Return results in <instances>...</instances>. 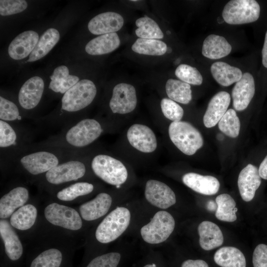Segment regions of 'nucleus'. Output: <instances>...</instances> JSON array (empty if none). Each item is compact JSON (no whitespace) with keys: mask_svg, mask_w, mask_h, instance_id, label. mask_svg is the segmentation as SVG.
<instances>
[{"mask_svg":"<svg viewBox=\"0 0 267 267\" xmlns=\"http://www.w3.org/2000/svg\"><path fill=\"white\" fill-rule=\"evenodd\" d=\"M168 132L172 142L185 155L194 154L203 146L201 134L188 122H172L169 125Z\"/></svg>","mask_w":267,"mask_h":267,"instance_id":"1","label":"nucleus"},{"mask_svg":"<svg viewBox=\"0 0 267 267\" xmlns=\"http://www.w3.org/2000/svg\"><path fill=\"white\" fill-rule=\"evenodd\" d=\"M131 219L129 210L117 207L109 213L97 226L95 237L102 243H108L118 238L128 227Z\"/></svg>","mask_w":267,"mask_h":267,"instance_id":"2","label":"nucleus"},{"mask_svg":"<svg viewBox=\"0 0 267 267\" xmlns=\"http://www.w3.org/2000/svg\"><path fill=\"white\" fill-rule=\"evenodd\" d=\"M260 6L255 0H231L224 5L222 15L230 25H241L257 21L260 15Z\"/></svg>","mask_w":267,"mask_h":267,"instance_id":"3","label":"nucleus"},{"mask_svg":"<svg viewBox=\"0 0 267 267\" xmlns=\"http://www.w3.org/2000/svg\"><path fill=\"white\" fill-rule=\"evenodd\" d=\"M94 174L105 182L119 187L128 178V171L125 165L119 160L111 156L99 154L91 162Z\"/></svg>","mask_w":267,"mask_h":267,"instance_id":"4","label":"nucleus"},{"mask_svg":"<svg viewBox=\"0 0 267 267\" xmlns=\"http://www.w3.org/2000/svg\"><path fill=\"white\" fill-rule=\"evenodd\" d=\"M97 90L90 80L83 79L67 90L62 98V109L76 112L89 105L94 99Z\"/></svg>","mask_w":267,"mask_h":267,"instance_id":"5","label":"nucleus"},{"mask_svg":"<svg viewBox=\"0 0 267 267\" xmlns=\"http://www.w3.org/2000/svg\"><path fill=\"white\" fill-rule=\"evenodd\" d=\"M175 222L168 212H157L150 222L142 226L141 235L144 241L150 244H158L165 241L173 232Z\"/></svg>","mask_w":267,"mask_h":267,"instance_id":"6","label":"nucleus"},{"mask_svg":"<svg viewBox=\"0 0 267 267\" xmlns=\"http://www.w3.org/2000/svg\"><path fill=\"white\" fill-rule=\"evenodd\" d=\"M102 129L99 122L92 119H84L70 128L66 134V140L76 147H84L96 140Z\"/></svg>","mask_w":267,"mask_h":267,"instance_id":"7","label":"nucleus"},{"mask_svg":"<svg viewBox=\"0 0 267 267\" xmlns=\"http://www.w3.org/2000/svg\"><path fill=\"white\" fill-rule=\"evenodd\" d=\"M45 219L51 224L66 229L77 230L82 226L79 213L73 208L53 203L44 209Z\"/></svg>","mask_w":267,"mask_h":267,"instance_id":"8","label":"nucleus"},{"mask_svg":"<svg viewBox=\"0 0 267 267\" xmlns=\"http://www.w3.org/2000/svg\"><path fill=\"white\" fill-rule=\"evenodd\" d=\"M137 97L134 87L127 83H120L113 89L109 107L114 113L125 114L135 108Z\"/></svg>","mask_w":267,"mask_h":267,"instance_id":"9","label":"nucleus"},{"mask_svg":"<svg viewBox=\"0 0 267 267\" xmlns=\"http://www.w3.org/2000/svg\"><path fill=\"white\" fill-rule=\"evenodd\" d=\"M127 137L130 144L143 153L154 152L157 147L156 135L148 126L139 124L132 125L128 129Z\"/></svg>","mask_w":267,"mask_h":267,"instance_id":"10","label":"nucleus"},{"mask_svg":"<svg viewBox=\"0 0 267 267\" xmlns=\"http://www.w3.org/2000/svg\"><path fill=\"white\" fill-rule=\"evenodd\" d=\"M144 195L152 205L167 209L174 205L176 197L174 192L166 184L154 179L148 180L145 184Z\"/></svg>","mask_w":267,"mask_h":267,"instance_id":"11","label":"nucleus"},{"mask_svg":"<svg viewBox=\"0 0 267 267\" xmlns=\"http://www.w3.org/2000/svg\"><path fill=\"white\" fill-rule=\"evenodd\" d=\"M86 173L85 165L79 161H70L58 165L46 173L48 182L54 184L77 180Z\"/></svg>","mask_w":267,"mask_h":267,"instance_id":"12","label":"nucleus"},{"mask_svg":"<svg viewBox=\"0 0 267 267\" xmlns=\"http://www.w3.org/2000/svg\"><path fill=\"white\" fill-rule=\"evenodd\" d=\"M255 92L253 76L249 72L243 74L241 79L236 82L232 90L233 106L236 110H245L250 104Z\"/></svg>","mask_w":267,"mask_h":267,"instance_id":"13","label":"nucleus"},{"mask_svg":"<svg viewBox=\"0 0 267 267\" xmlns=\"http://www.w3.org/2000/svg\"><path fill=\"white\" fill-rule=\"evenodd\" d=\"M20 162L23 167L32 175L47 172L58 165L56 156L46 151L27 155L21 159Z\"/></svg>","mask_w":267,"mask_h":267,"instance_id":"14","label":"nucleus"},{"mask_svg":"<svg viewBox=\"0 0 267 267\" xmlns=\"http://www.w3.org/2000/svg\"><path fill=\"white\" fill-rule=\"evenodd\" d=\"M124 18L119 13L106 12L92 18L88 23V29L94 35L115 33L123 26Z\"/></svg>","mask_w":267,"mask_h":267,"instance_id":"15","label":"nucleus"},{"mask_svg":"<svg viewBox=\"0 0 267 267\" xmlns=\"http://www.w3.org/2000/svg\"><path fill=\"white\" fill-rule=\"evenodd\" d=\"M237 183L242 199L246 202L252 200L261 183L259 169L251 164L247 165L240 172Z\"/></svg>","mask_w":267,"mask_h":267,"instance_id":"16","label":"nucleus"},{"mask_svg":"<svg viewBox=\"0 0 267 267\" xmlns=\"http://www.w3.org/2000/svg\"><path fill=\"white\" fill-rule=\"evenodd\" d=\"M230 100V94L225 91H220L212 97L203 117L206 127L212 128L217 125L227 111Z\"/></svg>","mask_w":267,"mask_h":267,"instance_id":"17","label":"nucleus"},{"mask_svg":"<svg viewBox=\"0 0 267 267\" xmlns=\"http://www.w3.org/2000/svg\"><path fill=\"white\" fill-rule=\"evenodd\" d=\"M44 83L38 76L28 79L21 87L18 94L20 105L24 109H31L39 103L44 91Z\"/></svg>","mask_w":267,"mask_h":267,"instance_id":"18","label":"nucleus"},{"mask_svg":"<svg viewBox=\"0 0 267 267\" xmlns=\"http://www.w3.org/2000/svg\"><path fill=\"white\" fill-rule=\"evenodd\" d=\"M39 40L38 34L32 30L18 35L10 43L8 52L11 58L20 60L31 53Z\"/></svg>","mask_w":267,"mask_h":267,"instance_id":"19","label":"nucleus"},{"mask_svg":"<svg viewBox=\"0 0 267 267\" xmlns=\"http://www.w3.org/2000/svg\"><path fill=\"white\" fill-rule=\"evenodd\" d=\"M183 182L193 190L204 195H214L219 191L220 184L217 178L211 176H203L188 173L182 178Z\"/></svg>","mask_w":267,"mask_h":267,"instance_id":"20","label":"nucleus"},{"mask_svg":"<svg viewBox=\"0 0 267 267\" xmlns=\"http://www.w3.org/2000/svg\"><path fill=\"white\" fill-rule=\"evenodd\" d=\"M112 201V198L108 194H98L93 199L80 206L82 218L86 221H90L103 216L110 208Z\"/></svg>","mask_w":267,"mask_h":267,"instance_id":"21","label":"nucleus"},{"mask_svg":"<svg viewBox=\"0 0 267 267\" xmlns=\"http://www.w3.org/2000/svg\"><path fill=\"white\" fill-rule=\"evenodd\" d=\"M231 50L232 46L224 37L212 34L203 41L202 54L207 58L216 60L227 56Z\"/></svg>","mask_w":267,"mask_h":267,"instance_id":"22","label":"nucleus"},{"mask_svg":"<svg viewBox=\"0 0 267 267\" xmlns=\"http://www.w3.org/2000/svg\"><path fill=\"white\" fill-rule=\"evenodd\" d=\"M28 198L26 188L20 186L12 189L0 198V218L4 219L11 216L15 209L24 206Z\"/></svg>","mask_w":267,"mask_h":267,"instance_id":"23","label":"nucleus"},{"mask_svg":"<svg viewBox=\"0 0 267 267\" xmlns=\"http://www.w3.org/2000/svg\"><path fill=\"white\" fill-rule=\"evenodd\" d=\"M9 222L4 219L0 221V234L4 243L5 252L12 261L18 260L23 253V247L18 236Z\"/></svg>","mask_w":267,"mask_h":267,"instance_id":"24","label":"nucleus"},{"mask_svg":"<svg viewBox=\"0 0 267 267\" xmlns=\"http://www.w3.org/2000/svg\"><path fill=\"white\" fill-rule=\"evenodd\" d=\"M200 247L211 250L220 246L223 242L222 233L218 225L210 221H203L198 227Z\"/></svg>","mask_w":267,"mask_h":267,"instance_id":"25","label":"nucleus"},{"mask_svg":"<svg viewBox=\"0 0 267 267\" xmlns=\"http://www.w3.org/2000/svg\"><path fill=\"white\" fill-rule=\"evenodd\" d=\"M210 71L214 79L224 87L236 83L243 74L240 68L223 61L214 62L210 67Z\"/></svg>","mask_w":267,"mask_h":267,"instance_id":"26","label":"nucleus"},{"mask_svg":"<svg viewBox=\"0 0 267 267\" xmlns=\"http://www.w3.org/2000/svg\"><path fill=\"white\" fill-rule=\"evenodd\" d=\"M120 44V40L116 33L106 34L90 41L86 45L85 50L90 55H102L112 52Z\"/></svg>","mask_w":267,"mask_h":267,"instance_id":"27","label":"nucleus"},{"mask_svg":"<svg viewBox=\"0 0 267 267\" xmlns=\"http://www.w3.org/2000/svg\"><path fill=\"white\" fill-rule=\"evenodd\" d=\"M214 259L215 263L222 267H246L244 255L234 247L221 248L215 253Z\"/></svg>","mask_w":267,"mask_h":267,"instance_id":"28","label":"nucleus"},{"mask_svg":"<svg viewBox=\"0 0 267 267\" xmlns=\"http://www.w3.org/2000/svg\"><path fill=\"white\" fill-rule=\"evenodd\" d=\"M50 78L49 88L61 93H65L79 81L77 76L69 74L68 68L64 65L56 68Z\"/></svg>","mask_w":267,"mask_h":267,"instance_id":"29","label":"nucleus"},{"mask_svg":"<svg viewBox=\"0 0 267 267\" xmlns=\"http://www.w3.org/2000/svg\"><path fill=\"white\" fill-rule=\"evenodd\" d=\"M60 34L54 28L47 29L40 38L27 62H34L46 55L57 43Z\"/></svg>","mask_w":267,"mask_h":267,"instance_id":"30","label":"nucleus"},{"mask_svg":"<svg viewBox=\"0 0 267 267\" xmlns=\"http://www.w3.org/2000/svg\"><path fill=\"white\" fill-rule=\"evenodd\" d=\"M37 216L36 208L32 204H27L19 208L12 214L10 223L19 230H27L34 224Z\"/></svg>","mask_w":267,"mask_h":267,"instance_id":"31","label":"nucleus"},{"mask_svg":"<svg viewBox=\"0 0 267 267\" xmlns=\"http://www.w3.org/2000/svg\"><path fill=\"white\" fill-rule=\"evenodd\" d=\"M166 92L169 98L182 104H188L192 99V91L189 84L174 79L166 82Z\"/></svg>","mask_w":267,"mask_h":267,"instance_id":"32","label":"nucleus"},{"mask_svg":"<svg viewBox=\"0 0 267 267\" xmlns=\"http://www.w3.org/2000/svg\"><path fill=\"white\" fill-rule=\"evenodd\" d=\"M218 207L216 212V218L222 221L234 222L236 219V203L233 198L228 194L223 193L218 195L216 198Z\"/></svg>","mask_w":267,"mask_h":267,"instance_id":"33","label":"nucleus"},{"mask_svg":"<svg viewBox=\"0 0 267 267\" xmlns=\"http://www.w3.org/2000/svg\"><path fill=\"white\" fill-rule=\"evenodd\" d=\"M132 49L141 54L160 56L167 52V45L164 42L158 40L139 38L132 45Z\"/></svg>","mask_w":267,"mask_h":267,"instance_id":"34","label":"nucleus"},{"mask_svg":"<svg viewBox=\"0 0 267 267\" xmlns=\"http://www.w3.org/2000/svg\"><path fill=\"white\" fill-rule=\"evenodd\" d=\"M135 25L137 27L135 34L140 38L157 40L164 37V34L157 23L146 15L137 19Z\"/></svg>","mask_w":267,"mask_h":267,"instance_id":"35","label":"nucleus"},{"mask_svg":"<svg viewBox=\"0 0 267 267\" xmlns=\"http://www.w3.org/2000/svg\"><path fill=\"white\" fill-rule=\"evenodd\" d=\"M221 131L232 138L238 136L240 129V122L236 111L233 109L227 110L219 122Z\"/></svg>","mask_w":267,"mask_h":267,"instance_id":"36","label":"nucleus"},{"mask_svg":"<svg viewBox=\"0 0 267 267\" xmlns=\"http://www.w3.org/2000/svg\"><path fill=\"white\" fill-rule=\"evenodd\" d=\"M93 190V185L91 183L77 182L59 191L57 197L62 201H72L79 196L90 193Z\"/></svg>","mask_w":267,"mask_h":267,"instance_id":"37","label":"nucleus"},{"mask_svg":"<svg viewBox=\"0 0 267 267\" xmlns=\"http://www.w3.org/2000/svg\"><path fill=\"white\" fill-rule=\"evenodd\" d=\"M62 260L61 252L51 248L39 254L32 261L30 267H59Z\"/></svg>","mask_w":267,"mask_h":267,"instance_id":"38","label":"nucleus"},{"mask_svg":"<svg viewBox=\"0 0 267 267\" xmlns=\"http://www.w3.org/2000/svg\"><path fill=\"white\" fill-rule=\"evenodd\" d=\"M175 75L180 81L188 84L199 86L203 83V77L198 70L190 65L182 64L176 68Z\"/></svg>","mask_w":267,"mask_h":267,"instance_id":"39","label":"nucleus"},{"mask_svg":"<svg viewBox=\"0 0 267 267\" xmlns=\"http://www.w3.org/2000/svg\"><path fill=\"white\" fill-rule=\"evenodd\" d=\"M164 116L173 122L180 121L184 111L182 108L176 101L167 98H164L160 103Z\"/></svg>","mask_w":267,"mask_h":267,"instance_id":"40","label":"nucleus"},{"mask_svg":"<svg viewBox=\"0 0 267 267\" xmlns=\"http://www.w3.org/2000/svg\"><path fill=\"white\" fill-rule=\"evenodd\" d=\"M27 3L23 0H0V14L8 16L21 12L27 7Z\"/></svg>","mask_w":267,"mask_h":267,"instance_id":"41","label":"nucleus"},{"mask_svg":"<svg viewBox=\"0 0 267 267\" xmlns=\"http://www.w3.org/2000/svg\"><path fill=\"white\" fill-rule=\"evenodd\" d=\"M120 259L119 253H109L94 258L87 267H117Z\"/></svg>","mask_w":267,"mask_h":267,"instance_id":"42","label":"nucleus"},{"mask_svg":"<svg viewBox=\"0 0 267 267\" xmlns=\"http://www.w3.org/2000/svg\"><path fill=\"white\" fill-rule=\"evenodd\" d=\"M19 117L17 106L12 101L0 97V118L2 121H14Z\"/></svg>","mask_w":267,"mask_h":267,"instance_id":"43","label":"nucleus"},{"mask_svg":"<svg viewBox=\"0 0 267 267\" xmlns=\"http://www.w3.org/2000/svg\"><path fill=\"white\" fill-rule=\"evenodd\" d=\"M16 134L13 128L6 122L0 121V146L6 147L13 144Z\"/></svg>","mask_w":267,"mask_h":267,"instance_id":"44","label":"nucleus"},{"mask_svg":"<svg viewBox=\"0 0 267 267\" xmlns=\"http://www.w3.org/2000/svg\"><path fill=\"white\" fill-rule=\"evenodd\" d=\"M254 267H267V245L260 244L255 248L253 254Z\"/></svg>","mask_w":267,"mask_h":267,"instance_id":"45","label":"nucleus"},{"mask_svg":"<svg viewBox=\"0 0 267 267\" xmlns=\"http://www.w3.org/2000/svg\"><path fill=\"white\" fill-rule=\"evenodd\" d=\"M181 267H209L207 263L202 260H187L184 261Z\"/></svg>","mask_w":267,"mask_h":267,"instance_id":"46","label":"nucleus"},{"mask_svg":"<svg viewBox=\"0 0 267 267\" xmlns=\"http://www.w3.org/2000/svg\"><path fill=\"white\" fill-rule=\"evenodd\" d=\"M259 173L261 178L267 179V155L260 165Z\"/></svg>","mask_w":267,"mask_h":267,"instance_id":"47","label":"nucleus"},{"mask_svg":"<svg viewBox=\"0 0 267 267\" xmlns=\"http://www.w3.org/2000/svg\"><path fill=\"white\" fill-rule=\"evenodd\" d=\"M262 64L267 68V31L265 34L264 43L262 50Z\"/></svg>","mask_w":267,"mask_h":267,"instance_id":"48","label":"nucleus"},{"mask_svg":"<svg viewBox=\"0 0 267 267\" xmlns=\"http://www.w3.org/2000/svg\"><path fill=\"white\" fill-rule=\"evenodd\" d=\"M217 204L213 200L209 201L207 204V208L210 211H214L217 209Z\"/></svg>","mask_w":267,"mask_h":267,"instance_id":"49","label":"nucleus"},{"mask_svg":"<svg viewBox=\"0 0 267 267\" xmlns=\"http://www.w3.org/2000/svg\"><path fill=\"white\" fill-rule=\"evenodd\" d=\"M143 267H156L154 264L146 265Z\"/></svg>","mask_w":267,"mask_h":267,"instance_id":"50","label":"nucleus"},{"mask_svg":"<svg viewBox=\"0 0 267 267\" xmlns=\"http://www.w3.org/2000/svg\"><path fill=\"white\" fill-rule=\"evenodd\" d=\"M218 138L219 140H222L223 138V136L222 134H219L218 135Z\"/></svg>","mask_w":267,"mask_h":267,"instance_id":"51","label":"nucleus"}]
</instances>
